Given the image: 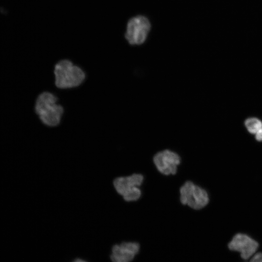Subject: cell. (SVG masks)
Masks as SVG:
<instances>
[{
    "label": "cell",
    "mask_w": 262,
    "mask_h": 262,
    "mask_svg": "<svg viewBox=\"0 0 262 262\" xmlns=\"http://www.w3.org/2000/svg\"><path fill=\"white\" fill-rule=\"evenodd\" d=\"M180 199L182 204H187L195 210H200L209 202L207 192L192 181H187L180 189Z\"/></svg>",
    "instance_id": "277c9868"
},
{
    "label": "cell",
    "mask_w": 262,
    "mask_h": 262,
    "mask_svg": "<svg viewBox=\"0 0 262 262\" xmlns=\"http://www.w3.org/2000/svg\"><path fill=\"white\" fill-rule=\"evenodd\" d=\"M251 262H262V253L259 252L254 254L250 260Z\"/></svg>",
    "instance_id": "30bf717a"
},
{
    "label": "cell",
    "mask_w": 262,
    "mask_h": 262,
    "mask_svg": "<svg viewBox=\"0 0 262 262\" xmlns=\"http://www.w3.org/2000/svg\"><path fill=\"white\" fill-rule=\"evenodd\" d=\"M143 176L140 174H134L128 177L116 178L114 180V186L117 192L127 201L138 200L141 195L140 190L137 187L143 180Z\"/></svg>",
    "instance_id": "3957f363"
},
{
    "label": "cell",
    "mask_w": 262,
    "mask_h": 262,
    "mask_svg": "<svg viewBox=\"0 0 262 262\" xmlns=\"http://www.w3.org/2000/svg\"><path fill=\"white\" fill-rule=\"evenodd\" d=\"M180 156L176 152L164 149L158 151L153 157V163L157 169L163 174H175L177 166L180 163Z\"/></svg>",
    "instance_id": "8992f818"
},
{
    "label": "cell",
    "mask_w": 262,
    "mask_h": 262,
    "mask_svg": "<svg viewBox=\"0 0 262 262\" xmlns=\"http://www.w3.org/2000/svg\"><path fill=\"white\" fill-rule=\"evenodd\" d=\"M34 111L43 126L52 128L61 124L65 109L55 92L44 90L36 96Z\"/></svg>",
    "instance_id": "6da1fadb"
},
{
    "label": "cell",
    "mask_w": 262,
    "mask_h": 262,
    "mask_svg": "<svg viewBox=\"0 0 262 262\" xmlns=\"http://www.w3.org/2000/svg\"><path fill=\"white\" fill-rule=\"evenodd\" d=\"M255 137L259 141H262V127L260 129L255 133Z\"/></svg>",
    "instance_id": "8fae6325"
},
{
    "label": "cell",
    "mask_w": 262,
    "mask_h": 262,
    "mask_svg": "<svg viewBox=\"0 0 262 262\" xmlns=\"http://www.w3.org/2000/svg\"><path fill=\"white\" fill-rule=\"evenodd\" d=\"M149 20L143 16L131 18L128 22L125 37L132 45L143 44L147 36L150 29Z\"/></svg>",
    "instance_id": "5b68a950"
},
{
    "label": "cell",
    "mask_w": 262,
    "mask_h": 262,
    "mask_svg": "<svg viewBox=\"0 0 262 262\" xmlns=\"http://www.w3.org/2000/svg\"><path fill=\"white\" fill-rule=\"evenodd\" d=\"M54 84L58 90H69L81 86L87 78L83 69L68 59L57 62L53 69Z\"/></svg>",
    "instance_id": "7a4b0ae2"
},
{
    "label": "cell",
    "mask_w": 262,
    "mask_h": 262,
    "mask_svg": "<svg viewBox=\"0 0 262 262\" xmlns=\"http://www.w3.org/2000/svg\"><path fill=\"white\" fill-rule=\"evenodd\" d=\"M140 246L136 242H124L115 245L112 249L111 259L115 262H129L139 252Z\"/></svg>",
    "instance_id": "ba28073f"
},
{
    "label": "cell",
    "mask_w": 262,
    "mask_h": 262,
    "mask_svg": "<svg viewBox=\"0 0 262 262\" xmlns=\"http://www.w3.org/2000/svg\"><path fill=\"white\" fill-rule=\"evenodd\" d=\"M245 126L250 133L255 134L262 127V122L256 118H249L245 121Z\"/></svg>",
    "instance_id": "9c48e42d"
},
{
    "label": "cell",
    "mask_w": 262,
    "mask_h": 262,
    "mask_svg": "<svg viewBox=\"0 0 262 262\" xmlns=\"http://www.w3.org/2000/svg\"><path fill=\"white\" fill-rule=\"evenodd\" d=\"M228 247L231 250L239 252L242 259L247 260L255 253L259 244L248 235L239 233L233 236Z\"/></svg>",
    "instance_id": "52a82bcc"
}]
</instances>
